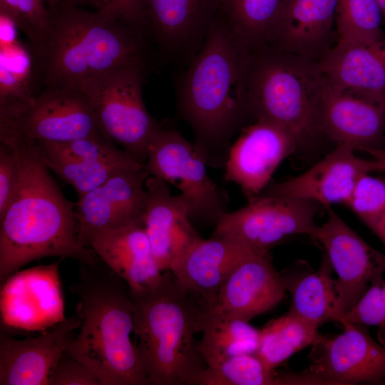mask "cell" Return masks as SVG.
Instances as JSON below:
<instances>
[{"mask_svg": "<svg viewBox=\"0 0 385 385\" xmlns=\"http://www.w3.org/2000/svg\"><path fill=\"white\" fill-rule=\"evenodd\" d=\"M318 63L328 86L385 109V38L369 43H337Z\"/></svg>", "mask_w": 385, "mask_h": 385, "instance_id": "obj_20", "label": "cell"}, {"mask_svg": "<svg viewBox=\"0 0 385 385\" xmlns=\"http://www.w3.org/2000/svg\"><path fill=\"white\" fill-rule=\"evenodd\" d=\"M371 174L359 179L346 203L368 227L385 212V178Z\"/></svg>", "mask_w": 385, "mask_h": 385, "instance_id": "obj_34", "label": "cell"}, {"mask_svg": "<svg viewBox=\"0 0 385 385\" xmlns=\"http://www.w3.org/2000/svg\"><path fill=\"white\" fill-rule=\"evenodd\" d=\"M43 0H0V12L9 18L26 36L32 48L45 38L51 22V11Z\"/></svg>", "mask_w": 385, "mask_h": 385, "instance_id": "obj_33", "label": "cell"}, {"mask_svg": "<svg viewBox=\"0 0 385 385\" xmlns=\"http://www.w3.org/2000/svg\"><path fill=\"white\" fill-rule=\"evenodd\" d=\"M313 240L323 247L338 276L335 289L344 317L369 284L383 278L385 254L366 242L331 207H327L326 221L317 225Z\"/></svg>", "mask_w": 385, "mask_h": 385, "instance_id": "obj_12", "label": "cell"}, {"mask_svg": "<svg viewBox=\"0 0 385 385\" xmlns=\"http://www.w3.org/2000/svg\"><path fill=\"white\" fill-rule=\"evenodd\" d=\"M380 7L384 21L385 22V0H376Z\"/></svg>", "mask_w": 385, "mask_h": 385, "instance_id": "obj_43", "label": "cell"}, {"mask_svg": "<svg viewBox=\"0 0 385 385\" xmlns=\"http://www.w3.org/2000/svg\"><path fill=\"white\" fill-rule=\"evenodd\" d=\"M222 0H188L193 11L205 26L207 21L210 19L211 14L220 6Z\"/></svg>", "mask_w": 385, "mask_h": 385, "instance_id": "obj_40", "label": "cell"}, {"mask_svg": "<svg viewBox=\"0 0 385 385\" xmlns=\"http://www.w3.org/2000/svg\"><path fill=\"white\" fill-rule=\"evenodd\" d=\"M145 188L144 227L155 261L164 272L202 237L192 225L183 195H173L166 182L152 175Z\"/></svg>", "mask_w": 385, "mask_h": 385, "instance_id": "obj_17", "label": "cell"}, {"mask_svg": "<svg viewBox=\"0 0 385 385\" xmlns=\"http://www.w3.org/2000/svg\"><path fill=\"white\" fill-rule=\"evenodd\" d=\"M149 176L145 167L122 172L78 197L75 217L83 245L98 232L143 220Z\"/></svg>", "mask_w": 385, "mask_h": 385, "instance_id": "obj_16", "label": "cell"}, {"mask_svg": "<svg viewBox=\"0 0 385 385\" xmlns=\"http://www.w3.org/2000/svg\"><path fill=\"white\" fill-rule=\"evenodd\" d=\"M66 318L36 337L16 339L0 332V385H48L49 376L79 328Z\"/></svg>", "mask_w": 385, "mask_h": 385, "instance_id": "obj_19", "label": "cell"}, {"mask_svg": "<svg viewBox=\"0 0 385 385\" xmlns=\"http://www.w3.org/2000/svg\"><path fill=\"white\" fill-rule=\"evenodd\" d=\"M48 385H101L97 376L66 351L51 371Z\"/></svg>", "mask_w": 385, "mask_h": 385, "instance_id": "obj_37", "label": "cell"}, {"mask_svg": "<svg viewBox=\"0 0 385 385\" xmlns=\"http://www.w3.org/2000/svg\"><path fill=\"white\" fill-rule=\"evenodd\" d=\"M0 65V102L27 100L34 96L27 86L26 77L10 69L2 62Z\"/></svg>", "mask_w": 385, "mask_h": 385, "instance_id": "obj_39", "label": "cell"}, {"mask_svg": "<svg viewBox=\"0 0 385 385\" xmlns=\"http://www.w3.org/2000/svg\"><path fill=\"white\" fill-rule=\"evenodd\" d=\"M286 292L270 253L250 249L223 283L211 311L249 322L275 307Z\"/></svg>", "mask_w": 385, "mask_h": 385, "instance_id": "obj_18", "label": "cell"}, {"mask_svg": "<svg viewBox=\"0 0 385 385\" xmlns=\"http://www.w3.org/2000/svg\"><path fill=\"white\" fill-rule=\"evenodd\" d=\"M142 66L116 68L88 81L79 90L93 102L100 133L145 165L149 147L162 124L144 104Z\"/></svg>", "mask_w": 385, "mask_h": 385, "instance_id": "obj_8", "label": "cell"}, {"mask_svg": "<svg viewBox=\"0 0 385 385\" xmlns=\"http://www.w3.org/2000/svg\"><path fill=\"white\" fill-rule=\"evenodd\" d=\"M21 170L16 150L0 144V217L13 202L21 182Z\"/></svg>", "mask_w": 385, "mask_h": 385, "instance_id": "obj_36", "label": "cell"}, {"mask_svg": "<svg viewBox=\"0 0 385 385\" xmlns=\"http://www.w3.org/2000/svg\"><path fill=\"white\" fill-rule=\"evenodd\" d=\"M322 134L356 150L378 147L385 131V109L326 82L319 110Z\"/></svg>", "mask_w": 385, "mask_h": 385, "instance_id": "obj_23", "label": "cell"}, {"mask_svg": "<svg viewBox=\"0 0 385 385\" xmlns=\"http://www.w3.org/2000/svg\"><path fill=\"white\" fill-rule=\"evenodd\" d=\"M60 262L18 270L1 284V329L46 331L66 319Z\"/></svg>", "mask_w": 385, "mask_h": 385, "instance_id": "obj_13", "label": "cell"}, {"mask_svg": "<svg viewBox=\"0 0 385 385\" xmlns=\"http://www.w3.org/2000/svg\"><path fill=\"white\" fill-rule=\"evenodd\" d=\"M317 330V327L289 311L260 330L256 354L274 371L294 354L312 345L319 334Z\"/></svg>", "mask_w": 385, "mask_h": 385, "instance_id": "obj_28", "label": "cell"}, {"mask_svg": "<svg viewBox=\"0 0 385 385\" xmlns=\"http://www.w3.org/2000/svg\"><path fill=\"white\" fill-rule=\"evenodd\" d=\"M16 150L21 163L19 188L0 217L1 284L19 268L46 257L93 263L100 258L81 244L74 207L29 148Z\"/></svg>", "mask_w": 385, "mask_h": 385, "instance_id": "obj_2", "label": "cell"}, {"mask_svg": "<svg viewBox=\"0 0 385 385\" xmlns=\"http://www.w3.org/2000/svg\"><path fill=\"white\" fill-rule=\"evenodd\" d=\"M130 295L135 346L148 385H197L207 366L195 337L205 310L170 270L153 288Z\"/></svg>", "mask_w": 385, "mask_h": 385, "instance_id": "obj_5", "label": "cell"}, {"mask_svg": "<svg viewBox=\"0 0 385 385\" xmlns=\"http://www.w3.org/2000/svg\"><path fill=\"white\" fill-rule=\"evenodd\" d=\"M64 182L71 185L78 197L102 185L115 174L138 169L91 160H76L43 150L35 145L27 147Z\"/></svg>", "mask_w": 385, "mask_h": 385, "instance_id": "obj_30", "label": "cell"}, {"mask_svg": "<svg viewBox=\"0 0 385 385\" xmlns=\"http://www.w3.org/2000/svg\"><path fill=\"white\" fill-rule=\"evenodd\" d=\"M335 336L319 334L308 356L311 365L293 374L295 384L385 383V346L376 342L367 326L344 322Z\"/></svg>", "mask_w": 385, "mask_h": 385, "instance_id": "obj_11", "label": "cell"}, {"mask_svg": "<svg viewBox=\"0 0 385 385\" xmlns=\"http://www.w3.org/2000/svg\"><path fill=\"white\" fill-rule=\"evenodd\" d=\"M344 322L378 327L377 338L385 346V280L372 282L357 303L342 319Z\"/></svg>", "mask_w": 385, "mask_h": 385, "instance_id": "obj_35", "label": "cell"}, {"mask_svg": "<svg viewBox=\"0 0 385 385\" xmlns=\"http://www.w3.org/2000/svg\"><path fill=\"white\" fill-rule=\"evenodd\" d=\"M43 1H46L51 6H54L59 2L60 0H43Z\"/></svg>", "mask_w": 385, "mask_h": 385, "instance_id": "obj_44", "label": "cell"}, {"mask_svg": "<svg viewBox=\"0 0 385 385\" xmlns=\"http://www.w3.org/2000/svg\"><path fill=\"white\" fill-rule=\"evenodd\" d=\"M43 40L33 47L36 70L46 87L80 89L116 68L143 63L135 28L104 13L69 4L51 12Z\"/></svg>", "mask_w": 385, "mask_h": 385, "instance_id": "obj_4", "label": "cell"}, {"mask_svg": "<svg viewBox=\"0 0 385 385\" xmlns=\"http://www.w3.org/2000/svg\"><path fill=\"white\" fill-rule=\"evenodd\" d=\"M207 165L177 130L162 127L145 164L150 175L175 185L188 202L192 221L217 225L229 212L228 197L208 175Z\"/></svg>", "mask_w": 385, "mask_h": 385, "instance_id": "obj_9", "label": "cell"}, {"mask_svg": "<svg viewBox=\"0 0 385 385\" xmlns=\"http://www.w3.org/2000/svg\"><path fill=\"white\" fill-rule=\"evenodd\" d=\"M277 377L256 354H241L207 366L197 385H271Z\"/></svg>", "mask_w": 385, "mask_h": 385, "instance_id": "obj_32", "label": "cell"}, {"mask_svg": "<svg viewBox=\"0 0 385 385\" xmlns=\"http://www.w3.org/2000/svg\"><path fill=\"white\" fill-rule=\"evenodd\" d=\"M199 349L208 366L241 354H256L260 330L246 322L212 311L204 312Z\"/></svg>", "mask_w": 385, "mask_h": 385, "instance_id": "obj_26", "label": "cell"}, {"mask_svg": "<svg viewBox=\"0 0 385 385\" xmlns=\"http://www.w3.org/2000/svg\"><path fill=\"white\" fill-rule=\"evenodd\" d=\"M148 14L158 38L165 46H183L204 26L188 0H145Z\"/></svg>", "mask_w": 385, "mask_h": 385, "instance_id": "obj_29", "label": "cell"}, {"mask_svg": "<svg viewBox=\"0 0 385 385\" xmlns=\"http://www.w3.org/2000/svg\"><path fill=\"white\" fill-rule=\"evenodd\" d=\"M325 80L318 61L265 46L251 51L247 89L248 118L279 124L299 148L322 132L319 110Z\"/></svg>", "mask_w": 385, "mask_h": 385, "instance_id": "obj_6", "label": "cell"}, {"mask_svg": "<svg viewBox=\"0 0 385 385\" xmlns=\"http://www.w3.org/2000/svg\"><path fill=\"white\" fill-rule=\"evenodd\" d=\"M316 204L261 193L237 210L227 212L215 226L212 237L224 238L260 252L294 235L314 240Z\"/></svg>", "mask_w": 385, "mask_h": 385, "instance_id": "obj_10", "label": "cell"}, {"mask_svg": "<svg viewBox=\"0 0 385 385\" xmlns=\"http://www.w3.org/2000/svg\"><path fill=\"white\" fill-rule=\"evenodd\" d=\"M332 267L324 253L314 270L304 261H297L280 272L286 291L292 296L289 311L319 328L329 322L342 321Z\"/></svg>", "mask_w": 385, "mask_h": 385, "instance_id": "obj_25", "label": "cell"}, {"mask_svg": "<svg viewBox=\"0 0 385 385\" xmlns=\"http://www.w3.org/2000/svg\"><path fill=\"white\" fill-rule=\"evenodd\" d=\"M385 245V212L369 227Z\"/></svg>", "mask_w": 385, "mask_h": 385, "instance_id": "obj_41", "label": "cell"}, {"mask_svg": "<svg viewBox=\"0 0 385 385\" xmlns=\"http://www.w3.org/2000/svg\"><path fill=\"white\" fill-rule=\"evenodd\" d=\"M69 289L78 299L76 315L81 324L66 352L101 385H148L130 339L134 306L127 283L99 259L80 262Z\"/></svg>", "mask_w": 385, "mask_h": 385, "instance_id": "obj_3", "label": "cell"}, {"mask_svg": "<svg viewBox=\"0 0 385 385\" xmlns=\"http://www.w3.org/2000/svg\"><path fill=\"white\" fill-rule=\"evenodd\" d=\"M88 3L135 29L145 20V0H71V4Z\"/></svg>", "mask_w": 385, "mask_h": 385, "instance_id": "obj_38", "label": "cell"}, {"mask_svg": "<svg viewBox=\"0 0 385 385\" xmlns=\"http://www.w3.org/2000/svg\"><path fill=\"white\" fill-rule=\"evenodd\" d=\"M287 0H222L225 20L250 51L267 46Z\"/></svg>", "mask_w": 385, "mask_h": 385, "instance_id": "obj_27", "label": "cell"}, {"mask_svg": "<svg viewBox=\"0 0 385 385\" xmlns=\"http://www.w3.org/2000/svg\"><path fill=\"white\" fill-rule=\"evenodd\" d=\"M297 149L295 137L282 125L267 120L253 121L232 144L225 179L238 185L249 201L267 187L280 163Z\"/></svg>", "mask_w": 385, "mask_h": 385, "instance_id": "obj_14", "label": "cell"}, {"mask_svg": "<svg viewBox=\"0 0 385 385\" xmlns=\"http://www.w3.org/2000/svg\"><path fill=\"white\" fill-rule=\"evenodd\" d=\"M338 0H287L267 46L318 61L329 46Z\"/></svg>", "mask_w": 385, "mask_h": 385, "instance_id": "obj_24", "label": "cell"}, {"mask_svg": "<svg viewBox=\"0 0 385 385\" xmlns=\"http://www.w3.org/2000/svg\"><path fill=\"white\" fill-rule=\"evenodd\" d=\"M101 135L93 102L81 90L46 87L27 100L0 102V144L9 148Z\"/></svg>", "mask_w": 385, "mask_h": 385, "instance_id": "obj_7", "label": "cell"}, {"mask_svg": "<svg viewBox=\"0 0 385 385\" xmlns=\"http://www.w3.org/2000/svg\"><path fill=\"white\" fill-rule=\"evenodd\" d=\"M250 249L224 238L202 237L170 271L204 310L211 311L223 283Z\"/></svg>", "mask_w": 385, "mask_h": 385, "instance_id": "obj_21", "label": "cell"}, {"mask_svg": "<svg viewBox=\"0 0 385 385\" xmlns=\"http://www.w3.org/2000/svg\"><path fill=\"white\" fill-rule=\"evenodd\" d=\"M362 150L365 151L369 154L372 158L377 160L381 167V172L385 173V148H367Z\"/></svg>", "mask_w": 385, "mask_h": 385, "instance_id": "obj_42", "label": "cell"}, {"mask_svg": "<svg viewBox=\"0 0 385 385\" xmlns=\"http://www.w3.org/2000/svg\"><path fill=\"white\" fill-rule=\"evenodd\" d=\"M355 150L348 145H337L306 171L270 183L261 193L309 201L327 208L337 203L346 205L360 178L381 171L377 160L359 157Z\"/></svg>", "mask_w": 385, "mask_h": 385, "instance_id": "obj_15", "label": "cell"}, {"mask_svg": "<svg viewBox=\"0 0 385 385\" xmlns=\"http://www.w3.org/2000/svg\"><path fill=\"white\" fill-rule=\"evenodd\" d=\"M88 247L127 283L130 293L153 288L162 279L143 220L98 232Z\"/></svg>", "mask_w": 385, "mask_h": 385, "instance_id": "obj_22", "label": "cell"}, {"mask_svg": "<svg viewBox=\"0 0 385 385\" xmlns=\"http://www.w3.org/2000/svg\"><path fill=\"white\" fill-rule=\"evenodd\" d=\"M251 51L225 19L213 21L181 77L180 117L192 128L194 145L206 164L224 169L233 136L248 118L247 89Z\"/></svg>", "mask_w": 385, "mask_h": 385, "instance_id": "obj_1", "label": "cell"}, {"mask_svg": "<svg viewBox=\"0 0 385 385\" xmlns=\"http://www.w3.org/2000/svg\"><path fill=\"white\" fill-rule=\"evenodd\" d=\"M383 16L376 0H338L335 16L337 43H369L384 39Z\"/></svg>", "mask_w": 385, "mask_h": 385, "instance_id": "obj_31", "label": "cell"}]
</instances>
